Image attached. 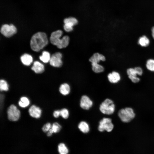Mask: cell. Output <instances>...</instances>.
<instances>
[{
    "label": "cell",
    "instance_id": "obj_1",
    "mask_svg": "<svg viewBox=\"0 0 154 154\" xmlns=\"http://www.w3.org/2000/svg\"><path fill=\"white\" fill-rule=\"evenodd\" d=\"M48 42L46 34L44 32H38L31 37L30 42L31 47L34 51L38 52L46 46Z\"/></svg>",
    "mask_w": 154,
    "mask_h": 154
},
{
    "label": "cell",
    "instance_id": "obj_5",
    "mask_svg": "<svg viewBox=\"0 0 154 154\" xmlns=\"http://www.w3.org/2000/svg\"><path fill=\"white\" fill-rule=\"evenodd\" d=\"M114 125L112 122L111 118H103L100 121L98 129L100 132H103L105 130L107 132L111 131L113 129Z\"/></svg>",
    "mask_w": 154,
    "mask_h": 154
},
{
    "label": "cell",
    "instance_id": "obj_22",
    "mask_svg": "<svg viewBox=\"0 0 154 154\" xmlns=\"http://www.w3.org/2000/svg\"><path fill=\"white\" fill-rule=\"evenodd\" d=\"M92 70L95 73H99L104 71L103 66L98 63H92Z\"/></svg>",
    "mask_w": 154,
    "mask_h": 154
},
{
    "label": "cell",
    "instance_id": "obj_19",
    "mask_svg": "<svg viewBox=\"0 0 154 154\" xmlns=\"http://www.w3.org/2000/svg\"><path fill=\"white\" fill-rule=\"evenodd\" d=\"M30 104V102L29 99L25 96L21 97L18 102L19 106L22 108H25L28 106Z\"/></svg>",
    "mask_w": 154,
    "mask_h": 154
},
{
    "label": "cell",
    "instance_id": "obj_31",
    "mask_svg": "<svg viewBox=\"0 0 154 154\" xmlns=\"http://www.w3.org/2000/svg\"><path fill=\"white\" fill-rule=\"evenodd\" d=\"M60 116V110H59L54 111L53 113V116L56 118H57Z\"/></svg>",
    "mask_w": 154,
    "mask_h": 154
},
{
    "label": "cell",
    "instance_id": "obj_11",
    "mask_svg": "<svg viewBox=\"0 0 154 154\" xmlns=\"http://www.w3.org/2000/svg\"><path fill=\"white\" fill-rule=\"evenodd\" d=\"M127 72L128 77H137V75L141 76L143 74V70L139 67H136L134 68H129L127 69Z\"/></svg>",
    "mask_w": 154,
    "mask_h": 154
},
{
    "label": "cell",
    "instance_id": "obj_6",
    "mask_svg": "<svg viewBox=\"0 0 154 154\" xmlns=\"http://www.w3.org/2000/svg\"><path fill=\"white\" fill-rule=\"evenodd\" d=\"M7 117L11 121H16L19 120L20 117V112L14 105H11L7 110Z\"/></svg>",
    "mask_w": 154,
    "mask_h": 154
},
{
    "label": "cell",
    "instance_id": "obj_25",
    "mask_svg": "<svg viewBox=\"0 0 154 154\" xmlns=\"http://www.w3.org/2000/svg\"><path fill=\"white\" fill-rule=\"evenodd\" d=\"M146 66L147 68L149 70L154 71V60H148L147 62Z\"/></svg>",
    "mask_w": 154,
    "mask_h": 154
},
{
    "label": "cell",
    "instance_id": "obj_14",
    "mask_svg": "<svg viewBox=\"0 0 154 154\" xmlns=\"http://www.w3.org/2000/svg\"><path fill=\"white\" fill-rule=\"evenodd\" d=\"M108 77L109 81L112 83H116L120 80L119 74L118 72L114 71L109 73Z\"/></svg>",
    "mask_w": 154,
    "mask_h": 154
},
{
    "label": "cell",
    "instance_id": "obj_3",
    "mask_svg": "<svg viewBox=\"0 0 154 154\" xmlns=\"http://www.w3.org/2000/svg\"><path fill=\"white\" fill-rule=\"evenodd\" d=\"M99 109L103 114L110 115L112 114L115 110V106L111 100L106 99L100 105Z\"/></svg>",
    "mask_w": 154,
    "mask_h": 154
},
{
    "label": "cell",
    "instance_id": "obj_7",
    "mask_svg": "<svg viewBox=\"0 0 154 154\" xmlns=\"http://www.w3.org/2000/svg\"><path fill=\"white\" fill-rule=\"evenodd\" d=\"M0 32L4 36L10 37L16 33L17 29L15 26L12 24H5L2 26Z\"/></svg>",
    "mask_w": 154,
    "mask_h": 154
},
{
    "label": "cell",
    "instance_id": "obj_28",
    "mask_svg": "<svg viewBox=\"0 0 154 154\" xmlns=\"http://www.w3.org/2000/svg\"><path fill=\"white\" fill-rule=\"evenodd\" d=\"M51 123L48 122L44 125L42 128V130L44 132H48L51 128Z\"/></svg>",
    "mask_w": 154,
    "mask_h": 154
},
{
    "label": "cell",
    "instance_id": "obj_4",
    "mask_svg": "<svg viewBox=\"0 0 154 154\" xmlns=\"http://www.w3.org/2000/svg\"><path fill=\"white\" fill-rule=\"evenodd\" d=\"M118 115L121 121L125 123L130 121L135 117V114L133 109L130 108H126L120 110Z\"/></svg>",
    "mask_w": 154,
    "mask_h": 154
},
{
    "label": "cell",
    "instance_id": "obj_13",
    "mask_svg": "<svg viewBox=\"0 0 154 154\" xmlns=\"http://www.w3.org/2000/svg\"><path fill=\"white\" fill-rule=\"evenodd\" d=\"M105 60V57L103 55L96 53L94 54L89 60L92 63H98L100 61H104Z\"/></svg>",
    "mask_w": 154,
    "mask_h": 154
},
{
    "label": "cell",
    "instance_id": "obj_27",
    "mask_svg": "<svg viewBox=\"0 0 154 154\" xmlns=\"http://www.w3.org/2000/svg\"><path fill=\"white\" fill-rule=\"evenodd\" d=\"M69 112L68 110L64 108L60 110V116L64 119H67L69 116Z\"/></svg>",
    "mask_w": 154,
    "mask_h": 154
},
{
    "label": "cell",
    "instance_id": "obj_30",
    "mask_svg": "<svg viewBox=\"0 0 154 154\" xmlns=\"http://www.w3.org/2000/svg\"><path fill=\"white\" fill-rule=\"evenodd\" d=\"M129 78L131 80V81L134 83H136L140 81V79L137 77H131Z\"/></svg>",
    "mask_w": 154,
    "mask_h": 154
},
{
    "label": "cell",
    "instance_id": "obj_9",
    "mask_svg": "<svg viewBox=\"0 0 154 154\" xmlns=\"http://www.w3.org/2000/svg\"><path fill=\"white\" fill-rule=\"evenodd\" d=\"M93 102L87 96H82L80 99V106L81 108L85 110H88L92 106Z\"/></svg>",
    "mask_w": 154,
    "mask_h": 154
},
{
    "label": "cell",
    "instance_id": "obj_16",
    "mask_svg": "<svg viewBox=\"0 0 154 154\" xmlns=\"http://www.w3.org/2000/svg\"><path fill=\"white\" fill-rule=\"evenodd\" d=\"M60 93L62 95L66 96L68 95L70 91V88L69 85L66 83L62 84L59 88Z\"/></svg>",
    "mask_w": 154,
    "mask_h": 154
},
{
    "label": "cell",
    "instance_id": "obj_29",
    "mask_svg": "<svg viewBox=\"0 0 154 154\" xmlns=\"http://www.w3.org/2000/svg\"><path fill=\"white\" fill-rule=\"evenodd\" d=\"M64 29L67 32H71L73 30V27L66 25H64Z\"/></svg>",
    "mask_w": 154,
    "mask_h": 154
},
{
    "label": "cell",
    "instance_id": "obj_17",
    "mask_svg": "<svg viewBox=\"0 0 154 154\" xmlns=\"http://www.w3.org/2000/svg\"><path fill=\"white\" fill-rule=\"evenodd\" d=\"M78 127L79 130L84 133H88L90 130L89 124L86 122L82 121L79 123Z\"/></svg>",
    "mask_w": 154,
    "mask_h": 154
},
{
    "label": "cell",
    "instance_id": "obj_26",
    "mask_svg": "<svg viewBox=\"0 0 154 154\" xmlns=\"http://www.w3.org/2000/svg\"><path fill=\"white\" fill-rule=\"evenodd\" d=\"M61 128V125L58 123L56 122L53 123L51 129L54 133H57L60 131Z\"/></svg>",
    "mask_w": 154,
    "mask_h": 154
},
{
    "label": "cell",
    "instance_id": "obj_24",
    "mask_svg": "<svg viewBox=\"0 0 154 154\" xmlns=\"http://www.w3.org/2000/svg\"><path fill=\"white\" fill-rule=\"evenodd\" d=\"M7 82L5 80L1 79L0 81V90L1 91H7L9 89V87Z\"/></svg>",
    "mask_w": 154,
    "mask_h": 154
},
{
    "label": "cell",
    "instance_id": "obj_18",
    "mask_svg": "<svg viewBox=\"0 0 154 154\" xmlns=\"http://www.w3.org/2000/svg\"><path fill=\"white\" fill-rule=\"evenodd\" d=\"M64 22V25L73 27L78 23V21L76 18L70 17L65 19Z\"/></svg>",
    "mask_w": 154,
    "mask_h": 154
},
{
    "label": "cell",
    "instance_id": "obj_10",
    "mask_svg": "<svg viewBox=\"0 0 154 154\" xmlns=\"http://www.w3.org/2000/svg\"><path fill=\"white\" fill-rule=\"evenodd\" d=\"M28 111L30 115L33 118H39L41 116V110L39 107L35 105L31 106L29 108Z\"/></svg>",
    "mask_w": 154,
    "mask_h": 154
},
{
    "label": "cell",
    "instance_id": "obj_20",
    "mask_svg": "<svg viewBox=\"0 0 154 154\" xmlns=\"http://www.w3.org/2000/svg\"><path fill=\"white\" fill-rule=\"evenodd\" d=\"M49 53L46 51H44L42 55L39 56L40 59L44 63H47L49 61L50 58Z\"/></svg>",
    "mask_w": 154,
    "mask_h": 154
},
{
    "label": "cell",
    "instance_id": "obj_15",
    "mask_svg": "<svg viewBox=\"0 0 154 154\" xmlns=\"http://www.w3.org/2000/svg\"><path fill=\"white\" fill-rule=\"evenodd\" d=\"M21 60L24 65L29 66L32 62L33 58L31 55L27 54H25L21 57Z\"/></svg>",
    "mask_w": 154,
    "mask_h": 154
},
{
    "label": "cell",
    "instance_id": "obj_32",
    "mask_svg": "<svg viewBox=\"0 0 154 154\" xmlns=\"http://www.w3.org/2000/svg\"><path fill=\"white\" fill-rule=\"evenodd\" d=\"M53 133H54V132L52 129L51 128L49 131L47 132V135L48 136H50L52 135Z\"/></svg>",
    "mask_w": 154,
    "mask_h": 154
},
{
    "label": "cell",
    "instance_id": "obj_8",
    "mask_svg": "<svg viewBox=\"0 0 154 154\" xmlns=\"http://www.w3.org/2000/svg\"><path fill=\"white\" fill-rule=\"evenodd\" d=\"M62 55L60 52H56L52 54L49 61L50 64L56 67H60L62 65Z\"/></svg>",
    "mask_w": 154,
    "mask_h": 154
},
{
    "label": "cell",
    "instance_id": "obj_23",
    "mask_svg": "<svg viewBox=\"0 0 154 154\" xmlns=\"http://www.w3.org/2000/svg\"><path fill=\"white\" fill-rule=\"evenodd\" d=\"M58 149L60 154H67L68 153V150L63 143H60L58 146Z\"/></svg>",
    "mask_w": 154,
    "mask_h": 154
},
{
    "label": "cell",
    "instance_id": "obj_2",
    "mask_svg": "<svg viewBox=\"0 0 154 154\" xmlns=\"http://www.w3.org/2000/svg\"><path fill=\"white\" fill-rule=\"evenodd\" d=\"M62 34V31L58 30L52 32L50 37V40L51 44L56 46L60 49L66 47L69 43L70 38L68 36L65 35L62 38H60Z\"/></svg>",
    "mask_w": 154,
    "mask_h": 154
},
{
    "label": "cell",
    "instance_id": "obj_12",
    "mask_svg": "<svg viewBox=\"0 0 154 154\" xmlns=\"http://www.w3.org/2000/svg\"><path fill=\"white\" fill-rule=\"evenodd\" d=\"M31 69L37 74L42 73L44 70L43 65L38 61H35L34 62Z\"/></svg>",
    "mask_w": 154,
    "mask_h": 154
},
{
    "label": "cell",
    "instance_id": "obj_33",
    "mask_svg": "<svg viewBox=\"0 0 154 154\" xmlns=\"http://www.w3.org/2000/svg\"><path fill=\"white\" fill-rule=\"evenodd\" d=\"M152 35L154 39V26L151 29Z\"/></svg>",
    "mask_w": 154,
    "mask_h": 154
},
{
    "label": "cell",
    "instance_id": "obj_21",
    "mask_svg": "<svg viewBox=\"0 0 154 154\" xmlns=\"http://www.w3.org/2000/svg\"><path fill=\"white\" fill-rule=\"evenodd\" d=\"M138 43L142 46L146 47L149 45V40L146 36H143L139 38Z\"/></svg>",
    "mask_w": 154,
    "mask_h": 154
}]
</instances>
